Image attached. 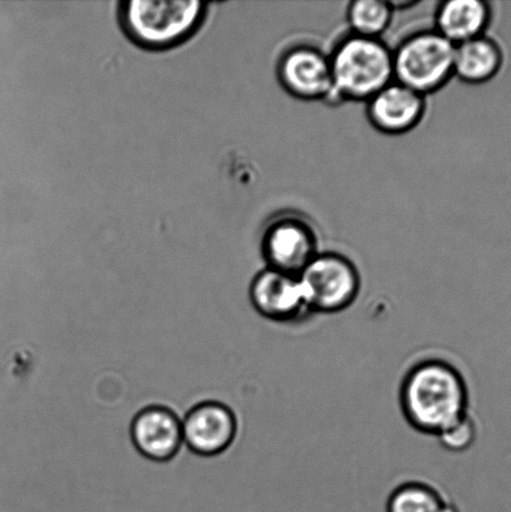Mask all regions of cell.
<instances>
[{
	"mask_svg": "<svg viewBox=\"0 0 511 512\" xmlns=\"http://www.w3.org/2000/svg\"><path fill=\"white\" fill-rule=\"evenodd\" d=\"M202 0H124L118 5L123 33L138 47L163 52L192 38L208 15Z\"/></svg>",
	"mask_w": 511,
	"mask_h": 512,
	"instance_id": "obj_2",
	"label": "cell"
},
{
	"mask_svg": "<svg viewBox=\"0 0 511 512\" xmlns=\"http://www.w3.org/2000/svg\"><path fill=\"white\" fill-rule=\"evenodd\" d=\"M454 53L434 28L410 34L393 49L394 80L428 98L454 78Z\"/></svg>",
	"mask_w": 511,
	"mask_h": 512,
	"instance_id": "obj_4",
	"label": "cell"
},
{
	"mask_svg": "<svg viewBox=\"0 0 511 512\" xmlns=\"http://www.w3.org/2000/svg\"><path fill=\"white\" fill-rule=\"evenodd\" d=\"M282 88L303 102L328 103L333 92L329 54L310 44L284 50L277 63Z\"/></svg>",
	"mask_w": 511,
	"mask_h": 512,
	"instance_id": "obj_7",
	"label": "cell"
},
{
	"mask_svg": "<svg viewBox=\"0 0 511 512\" xmlns=\"http://www.w3.org/2000/svg\"><path fill=\"white\" fill-rule=\"evenodd\" d=\"M262 255L267 268L299 276L319 252L317 230L298 213H280L262 234Z\"/></svg>",
	"mask_w": 511,
	"mask_h": 512,
	"instance_id": "obj_6",
	"label": "cell"
},
{
	"mask_svg": "<svg viewBox=\"0 0 511 512\" xmlns=\"http://www.w3.org/2000/svg\"><path fill=\"white\" fill-rule=\"evenodd\" d=\"M438 438L440 445L445 450L453 451V453H463V451L472 448L475 440H477V426L468 414L457 423L449 426L447 430L438 435Z\"/></svg>",
	"mask_w": 511,
	"mask_h": 512,
	"instance_id": "obj_16",
	"label": "cell"
},
{
	"mask_svg": "<svg viewBox=\"0 0 511 512\" xmlns=\"http://www.w3.org/2000/svg\"><path fill=\"white\" fill-rule=\"evenodd\" d=\"M134 449L153 463H168L183 448L182 419L164 406H148L134 416L129 429Z\"/></svg>",
	"mask_w": 511,
	"mask_h": 512,
	"instance_id": "obj_10",
	"label": "cell"
},
{
	"mask_svg": "<svg viewBox=\"0 0 511 512\" xmlns=\"http://www.w3.org/2000/svg\"><path fill=\"white\" fill-rule=\"evenodd\" d=\"M447 503L432 486L407 483L400 485L389 496L385 512H443Z\"/></svg>",
	"mask_w": 511,
	"mask_h": 512,
	"instance_id": "obj_15",
	"label": "cell"
},
{
	"mask_svg": "<svg viewBox=\"0 0 511 512\" xmlns=\"http://www.w3.org/2000/svg\"><path fill=\"white\" fill-rule=\"evenodd\" d=\"M427 97L393 80L367 102L369 123L378 132L403 135L423 122L427 113Z\"/></svg>",
	"mask_w": 511,
	"mask_h": 512,
	"instance_id": "obj_11",
	"label": "cell"
},
{
	"mask_svg": "<svg viewBox=\"0 0 511 512\" xmlns=\"http://www.w3.org/2000/svg\"><path fill=\"white\" fill-rule=\"evenodd\" d=\"M394 13L389 0H355L347 9L350 33L382 39L393 22Z\"/></svg>",
	"mask_w": 511,
	"mask_h": 512,
	"instance_id": "obj_14",
	"label": "cell"
},
{
	"mask_svg": "<svg viewBox=\"0 0 511 512\" xmlns=\"http://www.w3.org/2000/svg\"><path fill=\"white\" fill-rule=\"evenodd\" d=\"M310 313L337 314L358 299L362 278L343 254L320 252L299 274Z\"/></svg>",
	"mask_w": 511,
	"mask_h": 512,
	"instance_id": "obj_5",
	"label": "cell"
},
{
	"mask_svg": "<svg viewBox=\"0 0 511 512\" xmlns=\"http://www.w3.org/2000/svg\"><path fill=\"white\" fill-rule=\"evenodd\" d=\"M400 405L413 429L438 436L468 415V386L462 373L448 361L423 360L405 375Z\"/></svg>",
	"mask_w": 511,
	"mask_h": 512,
	"instance_id": "obj_1",
	"label": "cell"
},
{
	"mask_svg": "<svg viewBox=\"0 0 511 512\" xmlns=\"http://www.w3.org/2000/svg\"><path fill=\"white\" fill-rule=\"evenodd\" d=\"M252 308L265 320L287 324L310 313L299 276L264 269L249 286Z\"/></svg>",
	"mask_w": 511,
	"mask_h": 512,
	"instance_id": "obj_9",
	"label": "cell"
},
{
	"mask_svg": "<svg viewBox=\"0 0 511 512\" xmlns=\"http://www.w3.org/2000/svg\"><path fill=\"white\" fill-rule=\"evenodd\" d=\"M333 92L329 105L365 102L394 80L393 49L383 39L350 33L329 54Z\"/></svg>",
	"mask_w": 511,
	"mask_h": 512,
	"instance_id": "obj_3",
	"label": "cell"
},
{
	"mask_svg": "<svg viewBox=\"0 0 511 512\" xmlns=\"http://www.w3.org/2000/svg\"><path fill=\"white\" fill-rule=\"evenodd\" d=\"M492 22V8L483 0H447L435 12L434 29L454 45L483 37Z\"/></svg>",
	"mask_w": 511,
	"mask_h": 512,
	"instance_id": "obj_12",
	"label": "cell"
},
{
	"mask_svg": "<svg viewBox=\"0 0 511 512\" xmlns=\"http://www.w3.org/2000/svg\"><path fill=\"white\" fill-rule=\"evenodd\" d=\"M182 425L185 448L203 458L227 453L238 438V416L220 401H203L193 406L185 414Z\"/></svg>",
	"mask_w": 511,
	"mask_h": 512,
	"instance_id": "obj_8",
	"label": "cell"
},
{
	"mask_svg": "<svg viewBox=\"0 0 511 512\" xmlns=\"http://www.w3.org/2000/svg\"><path fill=\"white\" fill-rule=\"evenodd\" d=\"M503 67V52L492 38L483 37L455 45L454 78L467 84H484Z\"/></svg>",
	"mask_w": 511,
	"mask_h": 512,
	"instance_id": "obj_13",
	"label": "cell"
}]
</instances>
